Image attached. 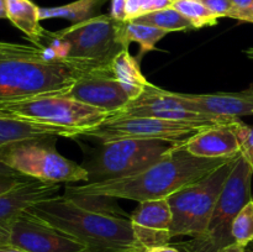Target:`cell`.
Wrapping results in <instances>:
<instances>
[{
  "label": "cell",
  "mask_w": 253,
  "mask_h": 252,
  "mask_svg": "<svg viewBox=\"0 0 253 252\" xmlns=\"http://www.w3.org/2000/svg\"><path fill=\"white\" fill-rule=\"evenodd\" d=\"M0 19H6V5H5V0H0Z\"/></svg>",
  "instance_id": "cell-36"
},
{
  "label": "cell",
  "mask_w": 253,
  "mask_h": 252,
  "mask_svg": "<svg viewBox=\"0 0 253 252\" xmlns=\"http://www.w3.org/2000/svg\"><path fill=\"white\" fill-rule=\"evenodd\" d=\"M0 110L27 120L77 128L82 132L96 127L110 116V114L101 109L64 94H48L1 103Z\"/></svg>",
  "instance_id": "cell-9"
},
{
  "label": "cell",
  "mask_w": 253,
  "mask_h": 252,
  "mask_svg": "<svg viewBox=\"0 0 253 252\" xmlns=\"http://www.w3.org/2000/svg\"><path fill=\"white\" fill-rule=\"evenodd\" d=\"M59 183L29 178L0 194V231L7 234L12 222L22 211L58 193Z\"/></svg>",
  "instance_id": "cell-15"
},
{
  "label": "cell",
  "mask_w": 253,
  "mask_h": 252,
  "mask_svg": "<svg viewBox=\"0 0 253 252\" xmlns=\"http://www.w3.org/2000/svg\"><path fill=\"white\" fill-rule=\"evenodd\" d=\"M64 95L95 106L110 115L125 108L130 101L113 72L94 73L78 79Z\"/></svg>",
  "instance_id": "cell-13"
},
{
  "label": "cell",
  "mask_w": 253,
  "mask_h": 252,
  "mask_svg": "<svg viewBox=\"0 0 253 252\" xmlns=\"http://www.w3.org/2000/svg\"><path fill=\"white\" fill-rule=\"evenodd\" d=\"M168 32L150 25L138 24L135 21H124L121 25V37L123 42L128 48L131 42H137L140 44L138 58L147 52L156 49V44L163 39Z\"/></svg>",
  "instance_id": "cell-22"
},
{
  "label": "cell",
  "mask_w": 253,
  "mask_h": 252,
  "mask_svg": "<svg viewBox=\"0 0 253 252\" xmlns=\"http://www.w3.org/2000/svg\"><path fill=\"white\" fill-rule=\"evenodd\" d=\"M252 202H253V194H252Z\"/></svg>",
  "instance_id": "cell-42"
},
{
  "label": "cell",
  "mask_w": 253,
  "mask_h": 252,
  "mask_svg": "<svg viewBox=\"0 0 253 252\" xmlns=\"http://www.w3.org/2000/svg\"><path fill=\"white\" fill-rule=\"evenodd\" d=\"M30 177L26 175H6V174H0V194L1 193L7 192V190L12 189L16 187L19 183L24 182V180L29 179Z\"/></svg>",
  "instance_id": "cell-28"
},
{
  "label": "cell",
  "mask_w": 253,
  "mask_h": 252,
  "mask_svg": "<svg viewBox=\"0 0 253 252\" xmlns=\"http://www.w3.org/2000/svg\"><path fill=\"white\" fill-rule=\"evenodd\" d=\"M138 16H141V0H126L125 21H131Z\"/></svg>",
  "instance_id": "cell-29"
},
{
  "label": "cell",
  "mask_w": 253,
  "mask_h": 252,
  "mask_svg": "<svg viewBox=\"0 0 253 252\" xmlns=\"http://www.w3.org/2000/svg\"><path fill=\"white\" fill-rule=\"evenodd\" d=\"M249 89H250V90H251L252 93H253V83L251 84V85H250V88H249Z\"/></svg>",
  "instance_id": "cell-41"
},
{
  "label": "cell",
  "mask_w": 253,
  "mask_h": 252,
  "mask_svg": "<svg viewBox=\"0 0 253 252\" xmlns=\"http://www.w3.org/2000/svg\"><path fill=\"white\" fill-rule=\"evenodd\" d=\"M108 0H76L69 4L53 7H40V19H66L73 24L98 16Z\"/></svg>",
  "instance_id": "cell-21"
},
{
  "label": "cell",
  "mask_w": 253,
  "mask_h": 252,
  "mask_svg": "<svg viewBox=\"0 0 253 252\" xmlns=\"http://www.w3.org/2000/svg\"><path fill=\"white\" fill-rule=\"evenodd\" d=\"M133 235L141 249L169 244L172 239V210L168 199L140 203L130 216Z\"/></svg>",
  "instance_id": "cell-14"
},
{
  "label": "cell",
  "mask_w": 253,
  "mask_h": 252,
  "mask_svg": "<svg viewBox=\"0 0 253 252\" xmlns=\"http://www.w3.org/2000/svg\"><path fill=\"white\" fill-rule=\"evenodd\" d=\"M220 252H249V251L246 250V247L241 246V245H239V244H236V242H235V244H232V245H230V246L225 247V249L221 250Z\"/></svg>",
  "instance_id": "cell-33"
},
{
  "label": "cell",
  "mask_w": 253,
  "mask_h": 252,
  "mask_svg": "<svg viewBox=\"0 0 253 252\" xmlns=\"http://www.w3.org/2000/svg\"><path fill=\"white\" fill-rule=\"evenodd\" d=\"M208 9L214 12L217 17H230L234 6L230 2V0H200Z\"/></svg>",
  "instance_id": "cell-27"
},
{
  "label": "cell",
  "mask_w": 253,
  "mask_h": 252,
  "mask_svg": "<svg viewBox=\"0 0 253 252\" xmlns=\"http://www.w3.org/2000/svg\"><path fill=\"white\" fill-rule=\"evenodd\" d=\"M174 94L182 103L200 113L234 119L253 115V93L250 89L240 93Z\"/></svg>",
  "instance_id": "cell-17"
},
{
  "label": "cell",
  "mask_w": 253,
  "mask_h": 252,
  "mask_svg": "<svg viewBox=\"0 0 253 252\" xmlns=\"http://www.w3.org/2000/svg\"><path fill=\"white\" fill-rule=\"evenodd\" d=\"M113 116H140V118H155L174 123L189 124L207 128L210 126L227 125L236 123L240 119L225 118V116L210 115L190 109L175 96L173 91L165 90L160 86L148 83L143 93Z\"/></svg>",
  "instance_id": "cell-11"
},
{
  "label": "cell",
  "mask_w": 253,
  "mask_h": 252,
  "mask_svg": "<svg viewBox=\"0 0 253 252\" xmlns=\"http://www.w3.org/2000/svg\"><path fill=\"white\" fill-rule=\"evenodd\" d=\"M253 172L249 161L240 155L202 236L174 244L182 252H220L235 244L232 222L240 210L252 199Z\"/></svg>",
  "instance_id": "cell-4"
},
{
  "label": "cell",
  "mask_w": 253,
  "mask_h": 252,
  "mask_svg": "<svg viewBox=\"0 0 253 252\" xmlns=\"http://www.w3.org/2000/svg\"><path fill=\"white\" fill-rule=\"evenodd\" d=\"M239 157H232L203 179L167 198L173 216L172 237H198L204 234Z\"/></svg>",
  "instance_id": "cell-6"
},
{
  "label": "cell",
  "mask_w": 253,
  "mask_h": 252,
  "mask_svg": "<svg viewBox=\"0 0 253 252\" xmlns=\"http://www.w3.org/2000/svg\"><path fill=\"white\" fill-rule=\"evenodd\" d=\"M81 130L27 120L15 115L0 116V147L46 137L79 138Z\"/></svg>",
  "instance_id": "cell-18"
},
{
  "label": "cell",
  "mask_w": 253,
  "mask_h": 252,
  "mask_svg": "<svg viewBox=\"0 0 253 252\" xmlns=\"http://www.w3.org/2000/svg\"><path fill=\"white\" fill-rule=\"evenodd\" d=\"M236 133L241 145V153L247 161L253 158V127L241 120L236 124Z\"/></svg>",
  "instance_id": "cell-26"
},
{
  "label": "cell",
  "mask_w": 253,
  "mask_h": 252,
  "mask_svg": "<svg viewBox=\"0 0 253 252\" xmlns=\"http://www.w3.org/2000/svg\"><path fill=\"white\" fill-rule=\"evenodd\" d=\"M131 21L138 22V24L150 25V26L165 30L167 32L195 30L192 22L187 17L183 16L179 11L173 9L172 6L147 12V14L141 15V16L131 20Z\"/></svg>",
  "instance_id": "cell-23"
},
{
  "label": "cell",
  "mask_w": 253,
  "mask_h": 252,
  "mask_svg": "<svg viewBox=\"0 0 253 252\" xmlns=\"http://www.w3.org/2000/svg\"><path fill=\"white\" fill-rule=\"evenodd\" d=\"M123 22L110 14L98 15L59 31H47L43 46L56 47L69 58L111 64L121 51L128 49L121 37Z\"/></svg>",
  "instance_id": "cell-5"
},
{
  "label": "cell",
  "mask_w": 253,
  "mask_h": 252,
  "mask_svg": "<svg viewBox=\"0 0 253 252\" xmlns=\"http://www.w3.org/2000/svg\"><path fill=\"white\" fill-rule=\"evenodd\" d=\"M230 2L232 4L234 9L242 10V9H247V7L251 6L253 0H230Z\"/></svg>",
  "instance_id": "cell-32"
},
{
  "label": "cell",
  "mask_w": 253,
  "mask_h": 252,
  "mask_svg": "<svg viewBox=\"0 0 253 252\" xmlns=\"http://www.w3.org/2000/svg\"><path fill=\"white\" fill-rule=\"evenodd\" d=\"M172 7L187 17L193 24L194 29L214 26L219 21V17L210 11L200 0H175L172 4Z\"/></svg>",
  "instance_id": "cell-24"
},
{
  "label": "cell",
  "mask_w": 253,
  "mask_h": 252,
  "mask_svg": "<svg viewBox=\"0 0 253 252\" xmlns=\"http://www.w3.org/2000/svg\"><path fill=\"white\" fill-rule=\"evenodd\" d=\"M236 123L210 126L180 142L192 155L203 158H230L241 153Z\"/></svg>",
  "instance_id": "cell-16"
},
{
  "label": "cell",
  "mask_w": 253,
  "mask_h": 252,
  "mask_svg": "<svg viewBox=\"0 0 253 252\" xmlns=\"http://www.w3.org/2000/svg\"><path fill=\"white\" fill-rule=\"evenodd\" d=\"M231 158L197 157L180 143H173L160 160L140 172L105 182L66 185L64 195L120 198L137 203L167 199L173 193L207 177Z\"/></svg>",
  "instance_id": "cell-3"
},
{
  "label": "cell",
  "mask_w": 253,
  "mask_h": 252,
  "mask_svg": "<svg viewBox=\"0 0 253 252\" xmlns=\"http://www.w3.org/2000/svg\"><path fill=\"white\" fill-rule=\"evenodd\" d=\"M111 71L119 83L127 93L130 101L140 96L150 82L141 72L140 64L136 57L128 49L121 51L111 62Z\"/></svg>",
  "instance_id": "cell-20"
},
{
  "label": "cell",
  "mask_w": 253,
  "mask_h": 252,
  "mask_svg": "<svg viewBox=\"0 0 253 252\" xmlns=\"http://www.w3.org/2000/svg\"><path fill=\"white\" fill-rule=\"evenodd\" d=\"M231 19H236L240 20V21L244 22H252L253 24V2L250 7L247 9H242V10H236L234 9L231 14Z\"/></svg>",
  "instance_id": "cell-30"
},
{
  "label": "cell",
  "mask_w": 253,
  "mask_h": 252,
  "mask_svg": "<svg viewBox=\"0 0 253 252\" xmlns=\"http://www.w3.org/2000/svg\"><path fill=\"white\" fill-rule=\"evenodd\" d=\"M4 115H11V114L6 113V111H2V110H0V116H4Z\"/></svg>",
  "instance_id": "cell-39"
},
{
  "label": "cell",
  "mask_w": 253,
  "mask_h": 252,
  "mask_svg": "<svg viewBox=\"0 0 253 252\" xmlns=\"http://www.w3.org/2000/svg\"><path fill=\"white\" fill-rule=\"evenodd\" d=\"M249 163H250V166H251L252 172H253V158H252V160H250V161H249Z\"/></svg>",
  "instance_id": "cell-40"
},
{
  "label": "cell",
  "mask_w": 253,
  "mask_h": 252,
  "mask_svg": "<svg viewBox=\"0 0 253 252\" xmlns=\"http://www.w3.org/2000/svg\"><path fill=\"white\" fill-rule=\"evenodd\" d=\"M232 237L235 242L247 247L253 242V202L252 199L240 210L232 222Z\"/></svg>",
  "instance_id": "cell-25"
},
{
  "label": "cell",
  "mask_w": 253,
  "mask_h": 252,
  "mask_svg": "<svg viewBox=\"0 0 253 252\" xmlns=\"http://www.w3.org/2000/svg\"><path fill=\"white\" fill-rule=\"evenodd\" d=\"M6 19L24 32L34 46L43 47L47 30L41 26L40 7L31 0H5Z\"/></svg>",
  "instance_id": "cell-19"
},
{
  "label": "cell",
  "mask_w": 253,
  "mask_h": 252,
  "mask_svg": "<svg viewBox=\"0 0 253 252\" xmlns=\"http://www.w3.org/2000/svg\"><path fill=\"white\" fill-rule=\"evenodd\" d=\"M57 137L36 138L0 147V162L35 179L56 183L88 182L82 165L62 156L54 147Z\"/></svg>",
  "instance_id": "cell-7"
},
{
  "label": "cell",
  "mask_w": 253,
  "mask_h": 252,
  "mask_svg": "<svg viewBox=\"0 0 253 252\" xmlns=\"http://www.w3.org/2000/svg\"><path fill=\"white\" fill-rule=\"evenodd\" d=\"M113 199L54 195L26 210L78 240L88 252H143L133 235L130 217Z\"/></svg>",
  "instance_id": "cell-2"
},
{
  "label": "cell",
  "mask_w": 253,
  "mask_h": 252,
  "mask_svg": "<svg viewBox=\"0 0 253 252\" xmlns=\"http://www.w3.org/2000/svg\"><path fill=\"white\" fill-rule=\"evenodd\" d=\"M143 252H182L177 246H172V245H162V246H155L150 247V249H146Z\"/></svg>",
  "instance_id": "cell-31"
},
{
  "label": "cell",
  "mask_w": 253,
  "mask_h": 252,
  "mask_svg": "<svg viewBox=\"0 0 253 252\" xmlns=\"http://www.w3.org/2000/svg\"><path fill=\"white\" fill-rule=\"evenodd\" d=\"M0 174H6V175H22L21 173L16 172L12 168H10L9 166L4 165V163L0 162Z\"/></svg>",
  "instance_id": "cell-34"
},
{
  "label": "cell",
  "mask_w": 253,
  "mask_h": 252,
  "mask_svg": "<svg viewBox=\"0 0 253 252\" xmlns=\"http://www.w3.org/2000/svg\"><path fill=\"white\" fill-rule=\"evenodd\" d=\"M202 130L204 128L199 126L155 118L110 115L103 124L82 133L81 137L95 138L100 143L126 138L163 140L170 143H180Z\"/></svg>",
  "instance_id": "cell-10"
},
{
  "label": "cell",
  "mask_w": 253,
  "mask_h": 252,
  "mask_svg": "<svg viewBox=\"0 0 253 252\" xmlns=\"http://www.w3.org/2000/svg\"><path fill=\"white\" fill-rule=\"evenodd\" d=\"M245 54H246V56L249 57L250 59H253V47H251V48H249V49H246V51H245Z\"/></svg>",
  "instance_id": "cell-38"
},
{
  "label": "cell",
  "mask_w": 253,
  "mask_h": 252,
  "mask_svg": "<svg viewBox=\"0 0 253 252\" xmlns=\"http://www.w3.org/2000/svg\"><path fill=\"white\" fill-rule=\"evenodd\" d=\"M113 72L111 64L62 56L53 46L0 41V104L66 94L78 79Z\"/></svg>",
  "instance_id": "cell-1"
},
{
  "label": "cell",
  "mask_w": 253,
  "mask_h": 252,
  "mask_svg": "<svg viewBox=\"0 0 253 252\" xmlns=\"http://www.w3.org/2000/svg\"><path fill=\"white\" fill-rule=\"evenodd\" d=\"M0 252H26V251L16 249V247L14 246H10V245H1V246H0Z\"/></svg>",
  "instance_id": "cell-35"
},
{
  "label": "cell",
  "mask_w": 253,
  "mask_h": 252,
  "mask_svg": "<svg viewBox=\"0 0 253 252\" xmlns=\"http://www.w3.org/2000/svg\"><path fill=\"white\" fill-rule=\"evenodd\" d=\"M7 245V234L4 231H0V246Z\"/></svg>",
  "instance_id": "cell-37"
},
{
  "label": "cell",
  "mask_w": 253,
  "mask_h": 252,
  "mask_svg": "<svg viewBox=\"0 0 253 252\" xmlns=\"http://www.w3.org/2000/svg\"><path fill=\"white\" fill-rule=\"evenodd\" d=\"M173 143L163 140L126 138L100 147L85 158L82 167L88 172V182L99 183L137 173L160 160Z\"/></svg>",
  "instance_id": "cell-8"
},
{
  "label": "cell",
  "mask_w": 253,
  "mask_h": 252,
  "mask_svg": "<svg viewBox=\"0 0 253 252\" xmlns=\"http://www.w3.org/2000/svg\"><path fill=\"white\" fill-rule=\"evenodd\" d=\"M7 245L26 252H88L78 240L27 210L7 230Z\"/></svg>",
  "instance_id": "cell-12"
}]
</instances>
